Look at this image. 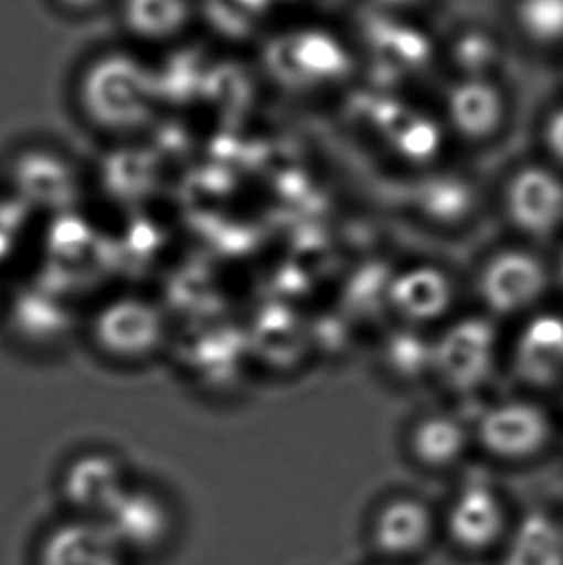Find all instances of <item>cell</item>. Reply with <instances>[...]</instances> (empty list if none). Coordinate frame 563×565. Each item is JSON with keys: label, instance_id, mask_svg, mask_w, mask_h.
Masks as SVG:
<instances>
[{"label": "cell", "instance_id": "1", "mask_svg": "<svg viewBox=\"0 0 563 565\" xmlns=\"http://www.w3.org/2000/svg\"><path fill=\"white\" fill-rule=\"evenodd\" d=\"M465 288L472 309L511 329L554 303L549 252L503 237L472 263Z\"/></svg>", "mask_w": 563, "mask_h": 565}, {"label": "cell", "instance_id": "2", "mask_svg": "<svg viewBox=\"0 0 563 565\" xmlns=\"http://www.w3.org/2000/svg\"><path fill=\"white\" fill-rule=\"evenodd\" d=\"M508 329L477 309H464L433 332L431 386L446 404L485 402L488 390L503 376Z\"/></svg>", "mask_w": 563, "mask_h": 565}, {"label": "cell", "instance_id": "3", "mask_svg": "<svg viewBox=\"0 0 563 565\" xmlns=\"http://www.w3.org/2000/svg\"><path fill=\"white\" fill-rule=\"evenodd\" d=\"M492 188L503 237L549 252L563 237V172L537 154L511 162Z\"/></svg>", "mask_w": 563, "mask_h": 565}, {"label": "cell", "instance_id": "4", "mask_svg": "<svg viewBox=\"0 0 563 565\" xmlns=\"http://www.w3.org/2000/svg\"><path fill=\"white\" fill-rule=\"evenodd\" d=\"M159 100V77L130 54L100 56L85 68L77 85L82 115L110 134H128L145 126Z\"/></svg>", "mask_w": 563, "mask_h": 565}, {"label": "cell", "instance_id": "5", "mask_svg": "<svg viewBox=\"0 0 563 565\" xmlns=\"http://www.w3.org/2000/svg\"><path fill=\"white\" fill-rule=\"evenodd\" d=\"M475 448L500 463H529L562 436V417L549 397L510 392L488 397L471 415Z\"/></svg>", "mask_w": 563, "mask_h": 565}, {"label": "cell", "instance_id": "6", "mask_svg": "<svg viewBox=\"0 0 563 565\" xmlns=\"http://www.w3.org/2000/svg\"><path fill=\"white\" fill-rule=\"evenodd\" d=\"M405 209L413 222L434 236H464L487 211L492 213V188L472 170L444 161L410 177Z\"/></svg>", "mask_w": 563, "mask_h": 565}, {"label": "cell", "instance_id": "7", "mask_svg": "<svg viewBox=\"0 0 563 565\" xmlns=\"http://www.w3.org/2000/svg\"><path fill=\"white\" fill-rule=\"evenodd\" d=\"M465 276L440 260L421 259L394 267L389 284V321L436 332L465 307Z\"/></svg>", "mask_w": 563, "mask_h": 565}, {"label": "cell", "instance_id": "8", "mask_svg": "<svg viewBox=\"0 0 563 565\" xmlns=\"http://www.w3.org/2000/svg\"><path fill=\"white\" fill-rule=\"evenodd\" d=\"M438 116L456 146L485 151L513 126V100L495 76H454L440 95Z\"/></svg>", "mask_w": 563, "mask_h": 565}, {"label": "cell", "instance_id": "9", "mask_svg": "<svg viewBox=\"0 0 563 565\" xmlns=\"http://www.w3.org/2000/svg\"><path fill=\"white\" fill-rule=\"evenodd\" d=\"M503 376L519 392L563 394V306L552 303L508 329Z\"/></svg>", "mask_w": 563, "mask_h": 565}, {"label": "cell", "instance_id": "10", "mask_svg": "<svg viewBox=\"0 0 563 565\" xmlns=\"http://www.w3.org/2000/svg\"><path fill=\"white\" fill-rule=\"evenodd\" d=\"M168 324L159 306L141 296L108 299L92 319V340L103 355L139 363L159 352Z\"/></svg>", "mask_w": 563, "mask_h": 565}, {"label": "cell", "instance_id": "11", "mask_svg": "<svg viewBox=\"0 0 563 565\" xmlns=\"http://www.w3.org/2000/svg\"><path fill=\"white\" fill-rule=\"evenodd\" d=\"M405 450L425 469H449L475 448L471 415L457 407H428L415 413L404 430Z\"/></svg>", "mask_w": 563, "mask_h": 565}, {"label": "cell", "instance_id": "12", "mask_svg": "<svg viewBox=\"0 0 563 565\" xmlns=\"http://www.w3.org/2000/svg\"><path fill=\"white\" fill-rule=\"evenodd\" d=\"M15 199L28 209L68 211L82 191L74 164L51 149H28L12 167Z\"/></svg>", "mask_w": 563, "mask_h": 565}, {"label": "cell", "instance_id": "13", "mask_svg": "<svg viewBox=\"0 0 563 565\" xmlns=\"http://www.w3.org/2000/svg\"><path fill=\"white\" fill-rule=\"evenodd\" d=\"M379 143L407 177L434 169L444 162L452 146L438 113H394L379 128Z\"/></svg>", "mask_w": 563, "mask_h": 565}, {"label": "cell", "instance_id": "14", "mask_svg": "<svg viewBox=\"0 0 563 565\" xmlns=\"http://www.w3.org/2000/svg\"><path fill=\"white\" fill-rule=\"evenodd\" d=\"M433 332L396 322L382 327L374 344V365L382 381L396 390L431 386L433 382Z\"/></svg>", "mask_w": 563, "mask_h": 565}, {"label": "cell", "instance_id": "15", "mask_svg": "<svg viewBox=\"0 0 563 565\" xmlns=\"http://www.w3.org/2000/svg\"><path fill=\"white\" fill-rule=\"evenodd\" d=\"M131 487L123 466L108 454H85L64 473V497L84 520H107Z\"/></svg>", "mask_w": 563, "mask_h": 565}, {"label": "cell", "instance_id": "16", "mask_svg": "<svg viewBox=\"0 0 563 565\" xmlns=\"http://www.w3.org/2000/svg\"><path fill=\"white\" fill-rule=\"evenodd\" d=\"M124 551L151 554L168 543L174 515L164 498L147 489H130L105 520Z\"/></svg>", "mask_w": 563, "mask_h": 565}, {"label": "cell", "instance_id": "17", "mask_svg": "<svg viewBox=\"0 0 563 565\" xmlns=\"http://www.w3.org/2000/svg\"><path fill=\"white\" fill-rule=\"evenodd\" d=\"M126 554L105 521L79 518L46 535L39 565H126Z\"/></svg>", "mask_w": 563, "mask_h": 565}, {"label": "cell", "instance_id": "18", "mask_svg": "<svg viewBox=\"0 0 563 565\" xmlns=\"http://www.w3.org/2000/svg\"><path fill=\"white\" fill-rule=\"evenodd\" d=\"M503 529L502 500L488 482H467L449 505L448 533L465 551H485Z\"/></svg>", "mask_w": 563, "mask_h": 565}, {"label": "cell", "instance_id": "19", "mask_svg": "<svg viewBox=\"0 0 563 565\" xmlns=\"http://www.w3.org/2000/svg\"><path fill=\"white\" fill-rule=\"evenodd\" d=\"M433 535V515L415 498H396L382 508L374 525V543L389 556H412Z\"/></svg>", "mask_w": 563, "mask_h": 565}, {"label": "cell", "instance_id": "20", "mask_svg": "<svg viewBox=\"0 0 563 565\" xmlns=\"http://www.w3.org/2000/svg\"><path fill=\"white\" fill-rule=\"evenodd\" d=\"M503 565H563V531L544 513H529L511 536Z\"/></svg>", "mask_w": 563, "mask_h": 565}, {"label": "cell", "instance_id": "21", "mask_svg": "<svg viewBox=\"0 0 563 565\" xmlns=\"http://www.w3.org/2000/svg\"><path fill=\"white\" fill-rule=\"evenodd\" d=\"M190 20L188 0H126L124 22L141 39H168Z\"/></svg>", "mask_w": 563, "mask_h": 565}, {"label": "cell", "instance_id": "22", "mask_svg": "<svg viewBox=\"0 0 563 565\" xmlns=\"http://www.w3.org/2000/svg\"><path fill=\"white\" fill-rule=\"evenodd\" d=\"M516 23L534 49H563V0H518Z\"/></svg>", "mask_w": 563, "mask_h": 565}, {"label": "cell", "instance_id": "23", "mask_svg": "<svg viewBox=\"0 0 563 565\" xmlns=\"http://www.w3.org/2000/svg\"><path fill=\"white\" fill-rule=\"evenodd\" d=\"M534 154L563 172V95L542 108L533 126Z\"/></svg>", "mask_w": 563, "mask_h": 565}, {"label": "cell", "instance_id": "24", "mask_svg": "<svg viewBox=\"0 0 563 565\" xmlns=\"http://www.w3.org/2000/svg\"><path fill=\"white\" fill-rule=\"evenodd\" d=\"M28 213L30 209L20 199L0 201V263H4L22 244L28 228Z\"/></svg>", "mask_w": 563, "mask_h": 565}, {"label": "cell", "instance_id": "25", "mask_svg": "<svg viewBox=\"0 0 563 565\" xmlns=\"http://www.w3.org/2000/svg\"><path fill=\"white\" fill-rule=\"evenodd\" d=\"M550 270L554 284V301L563 306V237L549 249Z\"/></svg>", "mask_w": 563, "mask_h": 565}, {"label": "cell", "instance_id": "26", "mask_svg": "<svg viewBox=\"0 0 563 565\" xmlns=\"http://www.w3.org/2000/svg\"><path fill=\"white\" fill-rule=\"evenodd\" d=\"M62 7L70 8L74 12H84V10H92L93 7H97L100 0H59Z\"/></svg>", "mask_w": 563, "mask_h": 565}, {"label": "cell", "instance_id": "27", "mask_svg": "<svg viewBox=\"0 0 563 565\" xmlns=\"http://www.w3.org/2000/svg\"><path fill=\"white\" fill-rule=\"evenodd\" d=\"M0 306H2V291H0Z\"/></svg>", "mask_w": 563, "mask_h": 565}, {"label": "cell", "instance_id": "28", "mask_svg": "<svg viewBox=\"0 0 563 565\" xmlns=\"http://www.w3.org/2000/svg\"><path fill=\"white\" fill-rule=\"evenodd\" d=\"M562 438H563V417H562Z\"/></svg>", "mask_w": 563, "mask_h": 565}]
</instances>
